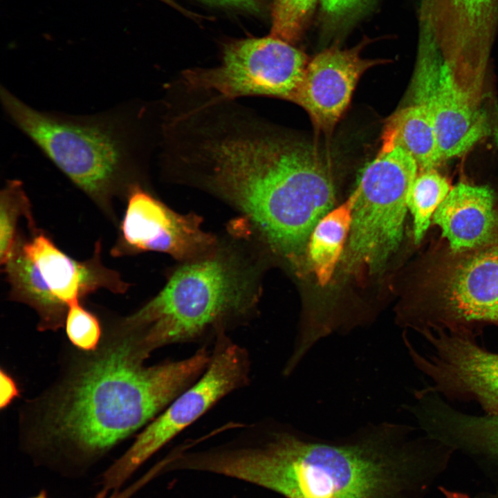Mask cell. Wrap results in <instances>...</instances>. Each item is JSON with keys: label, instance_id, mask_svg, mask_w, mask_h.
Wrapping results in <instances>:
<instances>
[{"label": "cell", "instance_id": "obj_1", "mask_svg": "<svg viewBox=\"0 0 498 498\" xmlns=\"http://www.w3.org/2000/svg\"><path fill=\"white\" fill-rule=\"evenodd\" d=\"M49 400L41 425L44 443L99 456L159 415L205 370V347L154 365L138 333L121 324L91 352Z\"/></svg>", "mask_w": 498, "mask_h": 498}, {"label": "cell", "instance_id": "obj_2", "mask_svg": "<svg viewBox=\"0 0 498 498\" xmlns=\"http://www.w3.org/2000/svg\"><path fill=\"white\" fill-rule=\"evenodd\" d=\"M410 432L386 423L336 443L269 431L244 448L239 473L285 498H419L439 444Z\"/></svg>", "mask_w": 498, "mask_h": 498}, {"label": "cell", "instance_id": "obj_3", "mask_svg": "<svg viewBox=\"0 0 498 498\" xmlns=\"http://www.w3.org/2000/svg\"><path fill=\"white\" fill-rule=\"evenodd\" d=\"M210 184L249 220L276 253L295 261L335 201L326 165L311 145L271 136L210 141Z\"/></svg>", "mask_w": 498, "mask_h": 498}, {"label": "cell", "instance_id": "obj_4", "mask_svg": "<svg viewBox=\"0 0 498 498\" xmlns=\"http://www.w3.org/2000/svg\"><path fill=\"white\" fill-rule=\"evenodd\" d=\"M254 276L233 254L211 252L176 270L160 292L123 322L151 353L173 344L225 334L257 300Z\"/></svg>", "mask_w": 498, "mask_h": 498}, {"label": "cell", "instance_id": "obj_5", "mask_svg": "<svg viewBox=\"0 0 498 498\" xmlns=\"http://www.w3.org/2000/svg\"><path fill=\"white\" fill-rule=\"evenodd\" d=\"M12 122L74 184L107 207L131 168L125 123L115 116L77 117L37 111L1 87Z\"/></svg>", "mask_w": 498, "mask_h": 498}, {"label": "cell", "instance_id": "obj_6", "mask_svg": "<svg viewBox=\"0 0 498 498\" xmlns=\"http://www.w3.org/2000/svg\"><path fill=\"white\" fill-rule=\"evenodd\" d=\"M376 156L361 172L346 254L347 266L375 271L398 248L408 196L418 172L401 147L382 141Z\"/></svg>", "mask_w": 498, "mask_h": 498}, {"label": "cell", "instance_id": "obj_7", "mask_svg": "<svg viewBox=\"0 0 498 498\" xmlns=\"http://www.w3.org/2000/svg\"><path fill=\"white\" fill-rule=\"evenodd\" d=\"M250 360L246 349L225 334L216 338L202 375L144 428L130 448L102 476L104 488L120 487L154 454L221 398L248 384Z\"/></svg>", "mask_w": 498, "mask_h": 498}, {"label": "cell", "instance_id": "obj_8", "mask_svg": "<svg viewBox=\"0 0 498 498\" xmlns=\"http://www.w3.org/2000/svg\"><path fill=\"white\" fill-rule=\"evenodd\" d=\"M308 62L293 44L270 35L228 43L219 67L183 75L190 88L214 91L223 98L264 95L292 100Z\"/></svg>", "mask_w": 498, "mask_h": 498}, {"label": "cell", "instance_id": "obj_9", "mask_svg": "<svg viewBox=\"0 0 498 498\" xmlns=\"http://www.w3.org/2000/svg\"><path fill=\"white\" fill-rule=\"evenodd\" d=\"M20 265L25 283L39 324L56 330L65 322L68 306L91 293L106 289L123 293L128 288L115 270L103 265L101 243L95 244L93 255L77 261L67 255L44 233L21 242Z\"/></svg>", "mask_w": 498, "mask_h": 498}, {"label": "cell", "instance_id": "obj_10", "mask_svg": "<svg viewBox=\"0 0 498 498\" xmlns=\"http://www.w3.org/2000/svg\"><path fill=\"white\" fill-rule=\"evenodd\" d=\"M436 302L417 329L475 337L483 324L498 326V237L456 253L442 269Z\"/></svg>", "mask_w": 498, "mask_h": 498}, {"label": "cell", "instance_id": "obj_11", "mask_svg": "<svg viewBox=\"0 0 498 498\" xmlns=\"http://www.w3.org/2000/svg\"><path fill=\"white\" fill-rule=\"evenodd\" d=\"M431 351H418L404 340L416 367L431 380L425 389L449 400H473L486 414H498V353L481 347L476 338L445 331L421 333Z\"/></svg>", "mask_w": 498, "mask_h": 498}, {"label": "cell", "instance_id": "obj_12", "mask_svg": "<svg viewBox=\"0 0 498 498\" xmlns=\"http://www.w3.org/2000/svg\"><path fill=\"white\" fill-rule=\"evenodd\" d=\"M201 223L199 216L174 212L139 185L129 186L121 225L122 241L129 250L161 252L188 261L199 259L215 245Z\"/></svg>", "mask_w": 498, "mask_h": 498}, {"label": "cell", "instance_id": "obj_13", "mask_svg": "<svg viewBox=\"0 0 498 498\" xmlns=\"http://www.w3.org/2000/svg\"><path fill=\"white\" fill-rule=\"evenodd\" d=\"M370 42L365 37L350 48L335 45L308 62L291 101L307 111L316 127L332 129L348 107L360 76L373 66L386 62L361 56Z\"/></svg>", "mask_w": 498, "mask_h": 498}, {"label": "cell", "instance_id": "obj_14", "mask_svg": "<svg viewBox=\"0 0 498 498\" xmlns=\"http://www.w3.org/2000/svg\"><path fill=\"white\" fill-rule=\"evenodd\" d=\"M418 19L446 60L484 62L497 28L498 0H421Z\"/></svg>", "mask_w": 498, "mask_h": 498}, {"label": "cell", "instance_id": "obj_15", "mask_svg": "<svg viewBox=\"0 0 498 498\" xmlns=\"http://www.w3.org/2000/svg\"><path fill=\"white\" fill-rule=\"evenodd\" d=\"M415 103L426 107L432 116L442 161L462 155L487 133L486 116L476 97L443 59L434 78Z\"/></svg>", "mask_w": 498, "mask_h": 498}, {"label": "cell", "instance_id": "obj_16", "mask_svg": "<svg viewBox=\"0 0 498 498\" xmlns=\"http://www.w3.org/2000/svg\"><path fill=\"white\" fill-rule=\"evenodd\" d=\"M454 253L483 246L498 237V211L488 186L460 183L433 214Z\"/></svg>", "mask_w": 498, "mask_h": 498}, {"label": "cell", "instance_id": "obj_17", "mask_svg": "<svg viewBox=\"0 0 498 498\" xmlns=\"http://www.w3.org/2000/svg\"><path fill=\"white\" fill-rule=\"evenodd\" d=\"M382 141L407 151L418 171L433 169L442 162L432 116L422 105L413 103L393 114L386 123Z\"/></svg>", "mask_w": 498, "mask_h": 498}, {"label": "cell", "instance_id": "obj_18", "mask_svg": "<svg viewBox=\"0 0 498 498\" xmlns=\"http://www.w3.org/2000/svg\"><path fill=\"white\" fill-rule=\"evenodd\" d=\"M357 194L354 190L338 207L329 210L315 224L307 247L312 269L321 286L327 284L349 237Z\"/></svg>", "mask_w": 498, "mask_h": 498}, {"label": "cell", "instance_id": "obj_19", "mask_svg": "<svg viewBox=\"0 0 498 498\" xmlns=\"http://www.w3.org/2000/svg\"><path fill=\"white\" fill-rule=\"evenodd\" d=\"M445 177L434 169L418 171L408 196L414 224V238L419 242L430 224L432 216L450 191Z\"/></svg>", "mask_w": 498, "mask_h": 498}, {"label": "cell", "instance_id": "obj_20", "mask_svg": "<svg viewBox=\"0 0 498 498\" xmlns=\"http://www.w3.org/2000/svg\"><path fill=\"white\" fill-rule=\"evenodd\" d=\"M377 0H320L317 28L325 40L347 35L374 8Z\"/></svg>", "mask_w": 498, "mask_h": 498}, {"label": "cell", "instance_id": "obj_21", "mask_svg": "<svg viewBox=\"0 0 498 498\" xmlns=\"http://www.w3.org/2000/svg\"><path fill=\"white\" fill-rule=\"evenodd\" d=\"M25 216L33 223L30 204L22 186L17 180L8 181L0 194V261L4 264L12 254L17 243V225Z\"/></svg>", "mask_w": 498, "mask_h": 498}, {"label": "cell", "instance_id": "obj_22", "mask_svg": "<svg viewBox=\"0 0 498 498\" xmlns=\"http://www.w3.org/2000/svg\"><path fill=\"white\" fill-rule=\"evenodd\" d=\"M320 0H273L271 35L294 44L310 25Z\"/></svg>", "mask_w": 498, "mask_h": 498}, {"label": "cell", "instance_id": "obj_23", "mask_svg": "<svg viewBox=\"0 0 498 498\" xmlns=\"http://www.w3.org/2000/svg\"><path fill=\"white\" fill-rule=\"evenodd\" d=\"M65 326L68 338L77 349L92 352L100 346L102 335L100 322L80 304V301L68 306Z\"/></svg>", "mask_w": 498, "mask_h": 498}, {"label": "cell", "instance_id": "obj_24", "mask_svg": "<svg viewBox=\"0 0 498 498\" xmlns=\"http://www.w3.org/2000/svg\"><path fill=\"white\" fill-rule=\"evenodd\" d=\"M19 390L12 377L3 369L0 371V407L5 409L19 396Z\"/></svg>", "mask_w": 498, "mask_h": 498}, {"label": "cell", "instance_id": "obj_25", "mask_svg": "<svg viewBox=\"0 0 498 498\" xmlns=\"http://www.w3.org/2000/svg\"><path fill=\"white\" fill-rule=\"evenodd\" d=\"M150 479V476L147 473L134 483L122 490H120V488H118L111 491V490L103 488L93 498H129Z\"/></svg>", "mask_w": 498, "mask_h": 498}, {"label": "cell", "instance_id": "obj_26", "mask_svg": "<svg viewBox=\"0 0 498 498\" xmlns=\"http://www.w3.org/2000/svg\"><path fill=\"white\" fill-rule=\"evenodd\" d=\"M209 3L235 7L241 9L256 10L258 9L261 0H203Z\"/></svg>", "mask_w": 498, "mask_h": 498}, {"label": "cell", "instance_id": "obj_27", "mask_svg": "<svg viewBox=\"0 0 498 498\" xmlns=\"http://www.w3.org/2000/svg\"><path fill=\"white\" fill-rule=\"evenodd\" d=\"M30 498H48V497H47V494H46V491L42 490L36 496H34Z\"/></svg>", "mask_w": 498, "mask_h": 498}]
</instances>
